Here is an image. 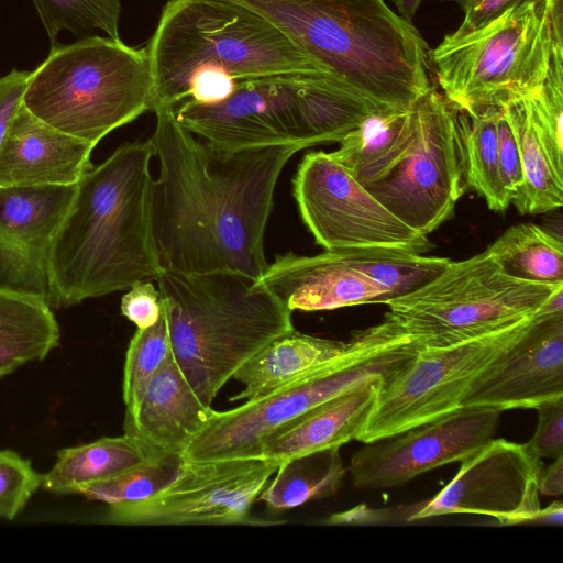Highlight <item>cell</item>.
Returning <instances> with one entry per match:
<instances>
[{
	"label": "cell",
	"instance_id": "cell-1",
	"mask_svg": "<svg viewBox=\"0 0 563 563\" xmlns=\"http://www.w3.org/2000/svg\"><path fill=\"white\" fill-rule=\"evenodd\" d=\"M151 137L154 234L164 268L240 273L258 279L268 264L264 233L278 177L296 146L220 151L158 109Z\"/></svg>",
	"mask_w": 563,
	"mask_h": 563
},
{
	"label": "cell",
	"instance_id": "cell-2",
	"mask_svg": "<svg viewBox=\"0 0 563 563\" xmlns=\"http://www.w3.org/2000/svg\"><path fill=\"white\" fill-rule=\"evenodd\" d=\"M151 139L125 143L76 184L49 257L51 308L156 282Z\"/></svg>",
	"mask_w": 563,
	"mask_h": 563
},
{
	"label": "cell",
	"instance_id": "cell-3",
	"mask_svg": "<svg viewBox=\"0 0 563 563\" xmlns=\"http://www.w3.org/2000/svg\"><path fill=\"white\" fill-rule=\"evenodd\" d=\"M307 49L334 78L388 111L410 109L430 89L428 47L384 0H238Z\"/></svg>",
	"mask_w": 563,
	"mask_h": 563
},
{
	"label": "cell",
	"instance_id": "cell-4",
	"mask_svg": "<svg viewBox=\"0 0 563 563\" xmlns=\"http://www.w3.org/2000/svg\"><path fill=\"white\" fill-rule=\"evenodd\" d=\"M156 283L172 354L206 406L251 357L295 330L292 311L258 279L243 274L163 267Z\"/></svg>",
	"mask_w": 563,
	"mask_h": 563
},
{
	"label": "cell",
	"instance_id": "cell-5",
	"mask_svg": "<svg viewBox=\"0 0 563 563\" xmlns=\"http://www.w3.org/2000/svg\"><path fill=\"white\" fill-rule=\"evenodd\" d=\"M146 53L154 112L185 101L191 77L207 67L235 80L289 73L333 77L287 32L238 0H168Z\"/></svg>",
	"mask_w": 563,
	"mask_h": 563
},
{
	"label": "cell",
	"instance_id": "cell-6",
	"mask_svg": "<svg viewBox=\"0 0 563 563\" xmlns=\"http://www.w3.org/2000/svg\"><path fill=\"white\" fill-rule=\"evenodd\" d=\"M177 121L220 151L339 142L373 114L390 113L338 79L289 73L236 80L225 100H190L175 109ZM397 112V111H396Z\"/></svg>",
	"mask_w": 563,
	"mask_h": 563
},
{
	"label": "cell",
	"instance_id": "cell-7",
	"mask_svg": "<svg viewBox=\"0 0 563 563\" xmlns=\"http://www.w3.org/2000/svg\"><path fill=\"white\" fill-rule=\"evenodd\" d=\"M146 48L85 36L52 45L27 79L23 106L51 126L97 145L111 131L152 111Z\"/></svg>",
	"mask_w": 563,
	"mask_h": 563
},
{
	"label": "cell",
	"instance_id": "cell-8",
	"mask_svg": "<svg viewBox=\"0 0 563 563\" xmlns=\"http://www.w3.org/2000/svg\"><path fill=\"white\" fill-rule=\"evenodd\" d=\"M354 336L353 349L321 371L239 407L212 410L183 453L184 461L260 457L271 435L323 402L386 377L421 347L386 318Z\"/></svg>",
	"mask_w": 563,
	"mask_h": 563
},
{
	"label": "cell",
	"instance_id": "cell-9",
	"mask_svg": "<svg viewBox=\"0 0 563 563\" xmlns=\"http://www.w3.org/2000/svg\"><path fill=\"white\" fill-rule=\"evenodd\" d=\"M552 46L543 0H527L474 31L446 34L429 55L444 98L475 115L536 95Z\"/></svg>",
	"mask_w": 563,
	"mask_h": 563
},
{
	"label": "cell",
	"instance_id": "cell-10",
	"mask_svg": "<svg viewBox=\"0 0 563 563\" xmlns=\"http://www.w3.org/2000/svg\"><path fill=\"white\" fill-rule=\"evenodd\" d=\"M560 288L506 275L485 250L388 300L385 318L420 346H449L534 316Z\"/></svg>",
	"mask_w": 563,
	"mask_h": 563
},
{
	"label": "cell",
	"instance_id": "cell-11",
	"mask_svg": "<svg viewBox=\"0 0 563 563\" xmlns=\"http://www.w3.org/2000/svg\"><path fill=\"white\" fill-rule=\"evenodd\" d=\"M399 249L325 250L314 256L286 253L258 280L291 311L386 303L423 286L450 263Z\"/></svg>",
	"mask_w": 563,
	"mask_h": 563
},
{
	"label": "cell",
	"instance_id": "cell-12",
	"mask_svg": "<svg viewBox=\"0 0 563 563\" xmlns=\"http://www.w3.org/2000/svg\"><path fill=\"white\" fill-rule=\"evenodd\" d=\"M536 317L457 344L421 346L384 378L356 440L390 438L462 408L474 382L528 331Z\"/></svg>",
	"mask_w": 563,
	"mask_h": 563
},
{
	"label": "cell",
	"instance_id": "cell-13",
	"mask_svg": "<svg viewBox=\"0 0 563 563\" xmlns=\"http://www.w3.org/2000/svg\"><path fill=\"white\" fill-rule=\"evenodd\" d=\"M416 139L382 179L364 186L411 229L427 235L448 220L466 185L456 109L434 89L412 106Z\"/></svg>",
	"mask_w": 563,
	"mask_h": 563
},
{
	"label": "cell",
	"instance_id": "cell-14",
	"mask_svg": "<svg viewBox=\"0 0 563 563\" xmlns=\"http://www.w3.org/2000/svg\"><path fill=\"white\" fill-rule=\"evenodd\" d=\"M278 466L264 457L184 461L166 488L144 500L108 506L104 519L129 526L282 525L286 521L250 515Z\"/></svg>",
	"mask_w": 563,
	"mask_h": 563
},
{
	"label": "cell",
	"instance_id": "cell-15",
	"mask_svg": "<svg viewBox=\"0 0 563 563\" xmlns=\"http://www.w3.org/2000/svg\"><path fill=\"white\" fill-rule=\"evenodd\" d=\"M306 227L324 250L386 247L424 254L427 235L384 207L327 152L303 156L292 180Z\"/></svg>",
	"mask_w": 563,
	"mask_h": 563
},
{
	"label": "cell",
	"instance_id": "cell-16",
	"mask_svg": "<svg viewBox=\"0 0 563 563\" xmlns=\"http://www.w3.org/2000/svg\"><path fill=\"white\" fill-rule=\"evenodd\" d=\"M542 467L525 443L492 439L463 460L452 481L408 520L472 514L493 517L499 525L531 523L541 508Z\"/></svg>",
	"mask_w": 563,
	"mask_h": 563
},
{
	"label": "cell",
	"instance_id": "cell-17",
	"mask_svg": "<svg viewBox=\"0 0 563 563\" xmlns=\"http://www.w3.org/2000/svg\"><path fill=\"white\" fill-rule=\"evenodd\" d=\"M500 411L462 407L397 435L365 443L347 471L358 489L391 488L453 462H462L490 441Z\"/></svg>",
	"mask_w": 563,
	"mask_h": 563
},
{
	"label": "cell",
	"instance_id": "cell-18",
	"mask_svg": "<svg viewBox=\"0 0 563 563\" xmlns=\"http://www.w3.org/2000/svg\"><path fill=\"white\" fill-rule=\"evenodd\" d=\"M75 191L76 184L0 187V290L51 307V251Z\"/></svg>",
	"mask_w": 563,
	"mask_h": 563
},
{
	"label": "cell",
	"instance_id": "cell-19",
	"mask_svg": "<svg viewBox=\"0 0 563 563\" xmlns=\"http://www.w3.org/2000/svg\"><path fill=\"white\" fill-rule=\"evenodd\" d=\"M563 398V311L545 302L528 331L472 385L462 407L536 409Z\"/></svg>",
	"mask_w": 563,
	"mask_h": 563
},
{
	"label": "cell",
	"instance_id": "cell-20",
	"mask_svg": "<svg viewBox=\"0 0 563 563\" xmlns=\"http://www.w3.org/2000/svg\"><path fill=\"white\" fill-rule=\"evenodd\" d=\"M93 147L43 122L22 103L0 145V187L75 185L92 167Z\"/></svg>",
	"mask_w": 563,
	"mask_h": 563
},
{
	"label": "cell",
	"instance_id": "cell-21",
	"mask_svg": "<svg viewBox=\"0 0 563 563\" xmlns=\"http://www.w3.org/2000/svg\"><path fill=\"white\" fill-rule=\"evenodd\" d=\"M195 394L170 353L153 375L136 417L124 434L153 457L183 455L211 411Z\"/></svg>",
	"mask_w": 563,
	"mask_h": 563
},
{
	"label": "cell",
	"instance_id": "cell-22",
	"mask_svg": "<svg viewBox=\"0 0 563 563\" xmlns=\"http://www.w3.org/2000/svg\"><path fill=\"white\" fill-rule=\"evenodd\" d=\"M385 377L368 380L301 416L271 435L260 457L278 465L313 452L339 449L362 432Z\"/></svg>",
	"mask_w": 563,
	"mask_h": 563
},
{
	"label": "cell",
	"instance_id": "cell-23",
	"mask_svg": "<svg viewBox=\"0 0 563 563\" xmlns=\"http://www.w3.org/2000/svg\"><path fill=\"white\" fill-rule=\"evenodd\" d=\"M354 345V334L347 342H342L294 330L272 341L239 368L232 378L244 388L229 400L263 397L321 371L347 354Z\"/></svg>",
	"mask_w": 563,
	"mask_h": 563
},
{
	"label": "cell",
	"instance_id": "cell-24",
	"mask_svg": "<svg viewBox=\"0 0 563 563\" xmlns=\"http://www.w3.org/2000/svg\"><path fill=\"white\" fill-rule=\"evenodd\" d=\"M417 134L412 107L405 111L373 114L340 141L329 155L361 185L386 176L407 154Z\"/></svg>",
	"mask_w": 563,
	"mask_h": 563
},
{
	"label": "cell",
	"instance_id": "cell-25",
	"mask_svg": "<svg viewBox=\"0 0 563 563\" xmlns=\"http://www.w3.org/2000/svg\"><path fill=\"white\" fill-rule=\"evenodd\" d=\"M60 331L42 299L0 290V378L58 345Z\"/></svg>",
	"mask_w": 563,
	"mask_h": 563
},
{
	"label": "cell",
	"instance_id": "cell-26",
	"mask_svg": "<svg viewBox=\"0 0 563 563\" xmlns=\"http://www.w3.org/2000/svg\"><path fill=\"white\" fill-rule=\"evenodd\" d=\"M151 456L133 438L104 437L93 442L57 452L54 466L43 474L42 487L53 494H78L100 482L135 466Z\"/></svg>",
	"mask_w": 563,
	"mask_h": 563
},
{
	"label": "cell",
	"instance_id": "cell-27",
	"mask_svg": "<svg viewBox=\"0 0 563 563\" xmlns=\"http://www.w3.org/2000/svg\"><path fill=\"white\" fill-rule=\"evenodd\" d=\"M517 139L523 181L511 203L525 213H543L563 205V175L560 174L532 122L526 98L501 107Z\"/></svg>",
	"mask_w": 563,
	"mask_h": 563
},
{
	"label": "cell",
	"instance_id": "cell-28",
	"mask_svg": "<svg viewBox=\"0 0 563 563\" xmlns=\"http://www.w3.org/2000/svg\"><path fill=\"white\" fill-rule=\"evenodd\" d=\"M346 468L339 449L305 454L282 463L258 499L275 510H288L328 498L341 488Z\"/></svg>",
	"mask_w": 563,
	"mask_h": 563
},
{
	"label": "cell",
	"instance_id": "cell-29",
	"mask_svg": "<svg viewBox=\"0 0 563 563\" xmlns=\"http://www.w3.org/2000/svg\"><path fill=\"white\" fill-rule=\"evenodd\" d=\"M486 251L512 278L563 285L562 240L537 224L510 227Z\"/></svg>",
	"mask_w": 563,
	"mask_h": 563
},
{
	"label": "cell",
	"instance_id": "cell-30",
	"mask_svg": "<svg viewBox=\"0 0 563 563\" xmlns=\"http://www.w3.org/2000/svg\"><path fill=\"white\" fill-rule=\"evenodd\" d=\"M467 188L475 190L496 212L505 211L512 196L503 184L497 155V117L499 107L471 115L457 108Z\"/></svg>",
	"mask_w": 563,
	"mask_h": 563
},
{
	"label": "cell",
	"instance_id": "cell-31",
	"mask_svg": "<svg viewBox=\"0 0 563 563\" xmlns=\"http://www.w3.org/2000/svg\"><path fill=\"white\" fill-rule=\"evenodd\" d=\"M183 464L181 455L151 457L115 476L89 484L78 494L108 506L144 500L166 488Z\"/></svg>",
	"mask_w": 563,
	"mask_h": 563
},
{
	"label": "cell",
	"instance_id": "cell-32",
	"mask_svg": "<svg viewBox=\"0 0 563 563\" xmlns=\"http://www.w3.org/2000/svg\"><path fill=\"white\" fill-rule=\"evenodd\" d=\"M169 353L168 318L163 303L158 321L150 328L137 329L126 350L122 383L124 421L136 417L153 375Z\"/></svg>",
	"mask_w": 563,
	"mask_h": 563
},
{
	"label": "cell",
	"instance_id": "cell-33",
	"mask_svg": "<svg viewBox=\"0 0 563 563\" xmlns=\"http://www.w3.org/2000/svg\"><path fill=\"white\" fill-rule=\"evenodd\" d=\"M54 45L62 31L85 35L100 30L120 40V0H31Z\"/></svg>",
	"mask_w": 563,
	"mask_h": 563
},
{
	"label": "cell",
	"instance_id": "cell-34",
	"mask_svg": "<svg viewBox=\"0 0 563 563\" xmlns=\"http://www.w3.org/2000/svg\"><path fill=\"white\" fill-rule=\"evenodd\" d=\"M532 122L555 169L563 175V48L552 46L540 90L526 98Z\"/></svg>",
	"mask_w": 563,
	"mask_h": 563
},
{
	"label": "cell",
	"instance_id": "cell-35",
	"mask_svg": "<svg viewBox=\"0 0 563 563\" xmlns=\"http://www.w3.org/2000/svg\"><path fill=\"white\" fill-rule=\"evenodd\" d=\"M43 474L29 459L12 450H0V518L13 520L42 487Z\"/></svg>",
	"mask_w": 563,
	"mask_h": 563
},
{
	"label": "cell",
	"instance_id": "cell-36",
	"mask_svg": "<svg viewBox=\"0 0 563 563\" xmlns=\"http://www.w3.org/2000/svg\"><path fill=\"white\" fill-rule=\"evenodd\" d=\"M536 410L537 428L525 445L540 460L563 455V398L542 404Z\"/></svg>",
	"mask_w": 563,
	"mask_h": 563
},
{
	"label": "cell",
	"instance_id": "cell-37",
	"mask_svg": "<svg viewBox=\"0 0 563 563\" xmlns=\"http://www.w3.org/2000/svg\"><path fill=\"white\" fill-rule=\"evenodd\" d=\"M497 155L503 184L514 196L523 181V173L518 142L501 107L497 117Z\"/></svg>",
	"mask_w": 563,
	"mask_h": 563
},
{
	"label": "cell",
	"instance_id": "cell-38",
	"mask_svg": "<svg viewBox=\"0 0 563 563\" xmlns=\"http://www.w3.org/2000/svg\"><path fill=\"white\" fill-rule=\"evenodd\" d=\"M163 311L161 292L152 282L134 284L121 299V313L137 329L155 324Z\"/></svg>",
	"mask_w": 563,
	"mask_h": 563
},
{
	"label": "cell",
	"instance_id": "cell-39",
	"mask_svg": "<svg viewBox=\"0 0 563 563\" xmlns=\"http://www.w3.org/2000/svg\"><path fill=\"white\" fill-rule=\"evenodd\" d=\"M235 84L236 80L225 71L207 67L191 77L186 100L202 104L218 103L230 97Z\"/></svg>",
	"mask_w": 563,
	"mask_h": 563
},
{
	"label": "cell",
	"instance_id": "cell-40",
	"mask_svg": "<svg viewBox=\"0 0 563 563\" xmlns=\"http://www.w3.org/2000/svg\"><path fill=\"white\" fill-rule=\"evenodd\" d=\"M462 13L463 20L460 26L453 32L462 35L484 26L497 19L507 10L527 0H454Z\"/></svg>",
	"mask_w": 563,
	"mask_h": 563
},
{
	"label": "cell",
	"instance_id": "cell-41",
	"mask_svg": "<svg viewBox=\"0 0 563 563\" xmlns=\"http://www.w3.org/2000/svg\"><path fill=\"white\" fill-rule=\"evenodd\" d=\"M31 71L12 69L0 77V145L15 112L22 104Z\"/></svg>",
	"mask_w": 563,
	"mask_h": 563
},
{
	"label": "cell",
	"instance_id": "cell-42",
	"mask_svg": "<svg viewBox=\"0 0 563 563\" xmlns=\"http://www.w3.org/2000/svg\"><path fill=\"white\" fill-rule=\"evenodd\" d=\"M388 519V511L372 509L365 505L356 506L346 511L332 514L327 520L328 525H367L380 523Z\"/></svg>",
	"mask_w": 563,
	"mask_h": 563
},
{
	"label": "cell",
	"instance_id": "cell-43",
	"mask_svg": "<svg viewBox=\"0 0 563 563\" xmlns=\"http://www.w3.org/2000/svg\"><path fill=\"white\" fill-rule=\"evenodd\" d=\"M539 494L561 497L563 493V455L554 459L548 467L541 470L538 479Z\"/></svg>",
	"mask_w": 563,
	"mask_h": 563
},
{
	"label": "cell",
	"instance_id": "cell-44",
	"mask_svg": "<svg viewBox=\"0 0 563 563\" xmlns=\"http://www.w3.org/2000/svg\"><path fill=\"white\" fill-rule=\"evenodd\" d=\"M563 0H543L554 47L563 48Z\"/></svg>",
	"mask_w": 563,
	"mask_h": 563
},
{
	"label": "cell",
	"instance_id": "cell-45",
	"mask_svg": "<svg viewBox=\"0 0 563 563\" xmlns=\"http://www.w3.org/2000/svg\"><path fill=\"white\" fill-rule=\"evenodd\" d=\"M563 522V505L561 500L554 501L544 509L540 508L532 519L531 523H543L562 526Z\"/></svg>",
	"mask_w": 563,
	"mask_h": 563
},
{
	"label": "cell",
	"instance_id": "cell-46",
	"mask_svg": "<svg viewBox=\"0 0 563 563\" xmlns=\"http://www.w3.org/2000/svg\"><path fill=\"white\" fill-rule=\"evenodd\" d=\"M398 14L406 21H412L421 0H394Z\"/></svg>",
	"mask_w": 563,
	"mask_h": 563
}]
</instances>
